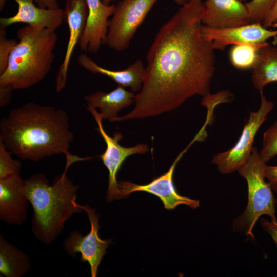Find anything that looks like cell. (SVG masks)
I'll use <instances>...</instances> for the list:
<instances>
[{
  "instance_id": "3",
  "label": "cell",
  "mask_w": 277,
  "mask_h": 277,
  "mask_svg": "<svg viewBox=\"0 0 277 277\" xmlns=\"http://www.w3.org/2000/svg\"><path fill=\"white\" fill-rule=\"evenodd\" d=\"M80 160L81 157L74 155L66 158L64 172L51 185L41 173L23 180L20 190L33 209L32 230L42 243L49 244L54 241L63 230L65 222L83 211L76 202L78 185L66 175L70 166Z\"/></svg>"
},
{
  "instance_id": "6",
  "label": "cell",
  "mask_w": 277,
  "mask_h": 277,
  "mask_svg": "<svg viewBox=\"0 0 277 277\" xmlns=\"http://www.w3.org/2000/svg\"><path fill=\"white\" fill-rule=\"evenodd\" d=\"M159 0H122L109 20L105 44L116 51L127 49L135 32Z\"/></svg>"
},
{
  "instance_id": "20",
  "label": "cell",
  "mask_w": 277,
  "mask_h": 277,
  "mask_svg": "<svg viewBox=\"0 0 277 277\" xmlns=\"http://www.w3.org/2000/svg\"><path fill=\"white\" fill-rule=\"evenodd\" d=\"M31 268L27 255L0 235V273L6 277H21Z\"/></svg>"
},
{
  "instance_id": "4",
  "label": "cell",
  "mask_w": 277,
  "mask_h": 277,
  "mask_svg": "<svg viewBox=\"0 0 277 277\" xmlns=\"http://www.w3.org/2000/svg\"><path fill=\"white\" fill-rule=\"evenodd\" d=\"M18 39L7 69L0 75V86L25 89L43 80L52 68L57 42L55 30L28 25L17 31Z\"/></svg>"
},
{
  "instance_id": "19",
  "label": "cell",
  "mask_w": 277,
  "mask_h": 277,
  "mask_svg": "<svg viewBox=\"0 0 277 277\" xmlns=\"http://www.w3.org/2000/svg\"><path fill=\"white\" fill-rule=\"evenodd\" d=\"M251 70L253 86L262 94L266 85L277 82V47L266 42L260 48Z\"/></svg>"
},
{
  "instance_id": "37",
  "label": "cell",
  "mask_w": 277,
  "mask_h": 277,
  "mask_svg": "<svg viewBox=\"0 0 277 277\" xmlns=\"http://www.w3.org/2000/svg\"><path fill=\"white\" fill-rule=\"evenodd\" d=\"M241 1H242L243 0H241Z\"/></svg>"
},
{
  "instance_id": "12",
  "label": "cell",
  "mask_w": 277,
  "mask_h": 277,
  "mask_svg": "<svg viewBox=\"0 0 277 277\" xmlns=\"http://www.w3.org/2000/svg\"><path fill=\"white\" fill-rule=\"evenodd\" d=\"M65 18L69 28V38L63 63L59 67L56 79V90L65 87L69 66L73 51L79 44L87 21L88 8L85 0H66Z\"/></svg>"
},
{
  "instance_id": "17",
  "label": "cell",
  "mask_w": 277,
  "mask_h": 277,
  "mask_svg": "<svg viewBox=\"0 0 277 277\" xmlns=\"http://www.w3.org/2000/svg\"><path fill=\"white\" fill-rule=\"evenodd\" d=\"M80 66L92 73H98L107 76L119 86L129 87L133 92L141 89L145 68L140 60H137L122 70H112L102 67L86 54H80L77 58Z\"/></svg>"
},
{
  "instance_id": "30",
  "label": "cell",
  "mask_w": 277,
  "mask_h": 277,
  "mask_svg": "<svg viewBox=\"0 0 277 277\" xmlns=\"http://www.w3.org/2000/svg\"><path fill=\"white\" fill-rule=\"evenodd\" d=\"M38 6L51 9L60 8L57 0H34Z\"/></svg>"
},
{
  "instance_id": "24",
  "label": "cell",
  "mask_w": 277,
  "mask_h": 277,
  "mask_svg": "<svg viewBox=\"0 0 277 277\" xmlns=\"http://www.w3.org/2000/svg\"><path fill=\"white\" fill-rule=\"evenodd\" d=\"M12 154L0 142V179L20 174L21 162L12 158Z\"/></svg>"
},
{
  "instance_id": "29",
  "label": "cell",
  "mask_w": 277,
  "mask_h": 277,
  "mask_svg": "<svg viewBox=\"0 0 277 277\" xmlns=\"http://www.w3.org/2000/svg\"><path fill=\"white\" fill-rule=\"evenodd\" d=\"M265 175L270 186L277 185V166H269L266 164Z\"/></svg>"
},
{
  "instance_id": "16",
  "label": "cell",
  "mask_w": 277,
  "mask_h": 277,
  "mask_svg": "<svg viewBox=\"0 0 277 277\" xmlns=\"http://www.w3.org/2000/svg\"><path fill=\"white\" fill-rule=\"evenodd\" d=\"M6 2L8 0H6ZM18 5L17 13L9 17L0 18V27L5 28L16 23L56 30L65 18L61 8L51 9L35 5L34 0H13Z\"/></svg>"
},
{
  "instance_id": "14",
  "label": "cell",
  "mask_w": 277,
  "mask_h": 277,
  "mask_svg": "<svg viewBox=\"0 0 277 277\" xmlns=\"http://www.w3.org/2000/svg\"><path fill=\"white\" fill-rule=\"evenodd\" d=\"M23 180L20 174L0 179V219L21 225L26 220L29 201L21 192Z\"/></svg>"
},
{
  "instance_id": "31",
  "label": "cell",
  "mask_w": 277,
  "mask_h": 277,
  "mask_svg": "<svg viewBox=\"0 0 277 277\" xmlns=\"http://www.w3.org/2000/svg\"><path fill=\"white\" fill-rule=\"evenodd\" d=\"M174 2L180 6H183L185 4L189 2L190 0H174Z\"/></svg>"
},
{
  "instance_id": "23",
  "label": "cell",
  "mask_w": 277,
  "mask_h": 277,
  "mask_svg": "<svg viewBox=\"0 0 277 277\" xmlns=\"http://www.w3.org/2000/svg\"><path fill=\"white\" fill-rule=\"evenodd\" d=\"M276 0H250L245 4L250 23L262 24Z\"/></svg>"
},
{
  "instance_id": "27",
  "label": "cell",
  "mask_w": 277,
  "mask_h": 277,
  "mask_svg": "<svg viewBox=\"0 0 277 277\" xmlns=\"http://www.w3.org/2000/svg\"><path fill=\"white\" fill-rule=\"evenodd\" d=\"M275 23H277V0L262 24L268 28Z\"/></svg>"
},
{
  "instance_id": "8",
  "label": "cell",
  "mask_w": 277,
  "mask_h": 277,
  "mask_svg": "<svg viewBox=\"0 0 277 277\" xmlns=\"http://www.w3.org/2000/svg\"><path fill=\"white\" fill-rule=\"evenodd\" d=\"M86 108L95 119L97 125L96 130L106 144V149L100 157L109 172L106 199L108 202H110L115 199H121L116 176L123 162L132 155L147 153L149 147L145 144H138L131 147L121 146L118 142L123 137L122 133L116 132L112 137L109 136L103 128V118L100 113L90 106L87 105Z\"/></svg>"
},
{
  "instance_id": "28",
  "label": "cell",
  "mask_w": 277,
  "mask_h": 277,
  "mask_svg": "<svg viewBox=\"0 0 277 277\" xmlns=\"http://www.w3.org/2000/svg\"><path fill=\"white\" fill-rule=\"evenodd\" d=\"M13 88L10 86H0V106L4 107L10 101Z\"/></svg>"
},
{
  "instance_id": "25",
  "label": "cell",
  "mask_w": 277,
  "mask_h": 277,
  "mask_svg": "<svg viewBox=\"0 0 277 277\" xmlns=\"http://www.w3.org/2000/svg\"><path fill=\"white\" fill-rule=\"evenodd\" d=\"M17 41L7 37L5 28L0 27V75L7 69L10 54Z\"/></svg>"
},
{
  "instance_id": "32",
  "label": "cell",
  "mask_w": 277,
  "mask_h": 277,
  "mask_svg": "<svg viewBox=\"0 0 277 277\" xmlns=\"http://www.w3.org/2000/svg\"><path fill=\"white\" fill-rule=\"evenodd\" d=\"M6 0H0V10L2 11L5 5Z\"/></svg>"
},
{
  "instance_id": "7",
  "label": "cell",
  "mask_w": 277,
  "mask_h": 277,
  "mask_svg": "<svg viewBox=\"0 0 277 277\" xmlns=\"http://www.w3.org/2000/svg\"><path fill=\"white\" fill-rule=\"evenodd\" d=\"M260 95V106L257 111L249 112V118L236 144L212 158V163L222 174H228L238 171L245 164L251 154L256 134L274 107L271 101H268L263 93Z\"/></svg>"
},
{
  "instance_id": "36",
  "label": "cell",
  "mask_w": 277,
  "mask_h": 277,
  "mask_svg": "<svg viewBox=\"0 0 277 277\" xmlns=\"http://www.w3.org/2000/svg\"><path fill=\"white\" fill-rule=\"evenodd\" d=\"M271 27L277 29V23L274 24Z\"/></svg>"
},
{
  "instance_id": "2",
  "label": "cell",
  "mask_w": 277,
  "mask_h": 277,
  "mask_svg": "<svg viewBox=\"0 0 277 277\" xmlns=\"http://www.w3.org/2000/svg\"><path fill=\"white\" fill-rule=\"evenodd\" d=\"M74 135L62 109L33 102L11 110L0 121V142L19 159L38 161L68 150Z\"/></svg>"
},
{
  "instance_id": "5",
  "label": "cell",
  "mask_w": 277,
  "mask_h": 277,
  "mask_svg": "<svg viewBox=\"0 0 277 277\" xmlns=\"http://www.w3.org/2000/svg\"><path fill=\"white\" fill-rule=\"evenodd\" d=\"M265 165L254 147L247 162L238 170L247 183L248 203L243 213L233 221L232 227L234 232H242L252 239H254L253 228L262 215H268L271 220H276L277 199L271 186L265 181Z\"/></svg>"
},
{
  "instance_id": "15",
  "label": "cell",
  "mask_w": 277,
  "mask_h": 277,
  "mask_svg": "<svg viewBox=\"0 0 277 277\" xmlns=\"http://www.w3.org/2000/svg\"><path fill=\"white\" fill-rule=\"evenodd\" d=\"M202 23L213 28L238 27L250 23L245 4L241 0H205Z\"/></svg>"
},
{
  "instance_id": "18",
  "label": "cell",
  "mask_w": 277,
  "mask_h": 277,
  "mask_svg": "<svg viewBox=\"0 0 277 277\" xmlns=\"http://www.w3.org/2000/svg\"><path fill=\"white\" fill-rule=\"evenodd\" d=\"M134 92L129 91L118 86L109 92L96 91L84 97L87 105L94 109L98 108L103 120L114 122L119 112L135 102Z\"/></svg>"
},
{
  "instance_id": "21",
  "label": "cell",
  "mask_w": 277,
  "mask_h": 277,
  "mask_svg": "<svg viewBox=\"0 0 277 277\" xmlns=\"http://www.w3.org/2000/svg\"><path fill=\"white\" fill-rule=\"evenodd\" d=\"M266 43L262 44L233 45L229 54L230 62L234 67L239 69H251L256 62L260 48Z\"/></svg>"
},
{
  "instance_id": "33",
  "label": "cell",
  "mask_w": 277,
  "mask_h": 277,
  "mask_svg": "<svg viewBox=\"0 0 277 277\" xmlns=\"http://www.w3.org/2000/svg\"><path fill=\"white\" fill-rule=\"evenodd\" d=\"M102 2L106 5H109L110 3L113 1H115V0H102Z\"/></svg>"
},
{
  "instance_id": "35",
  "label": "cell",
  "mask_w": 277,
  "mask_h": 277,
  "mask_svg": "<svg viewBox=\"0 0 277 277\" xmlns=\"http://www.w3.org/2000/svg\"><path fill=\"white\" fill-rule=\"evenodd\" d=\"M272 43L274 45H277V36L273 38V40L272 41Z\"/></svg>"
},
{
  "instance_id": "34",
  "label": "cell",
  "mask_w": 277,
  "mask_h": 277,
  "mask_svg": "<svg viewBox=\"0 0 277 277\" xmlns=\"http://www.w3.org/2000/svg\"><path fill=\"white\" fill-rule=\"evenodd\" d=\"M273 191L275 192L277 194V185L271 186Z\"/></svg>"
},
{
  "instance_id": "26",
  "label": "cell",
  "mask_w": 277,
  "mask_h": 277,
  "mask_svg": "<svg viewBox=\"0 0 277 277\" xmlns=\"http://www.w3.org/2000/svg\"><path fill=\"white\" fill-rule=\"evenodd\" d=\"M260 223L263 229L271 236L277 248V219L268 221L261 218Z\"/></svg>"
},
{
  "instance_id": "10",
  "label": "cell",
  "mask_w": 277,
  "mask_h": 277,
  "mask_svg": "<svg viewBox=\"0 0 277 277\" xmlns=\"http://www.w3.org/2000/svg\"><path fill=\"white\" fill-rule=\"evenodd\" d=\"M184 153L183 152L178 155L167 172L153 179L148 184L137 185L129 181L118 182L120 197H126L134 192L143 191L160 199L164 207L167 210H173L180 205H185L192 209L197 208L200 206V201L180 195L173 182L174 170Z\"/></svg>"
},
{
  "instance_id": "22",
  "label": "cell",
  "mask_w": 277,
  "mask_h": 277,
  "mask_svg": "<svg viewBox=\"0 0 277 277\" xmlns=\"http://www.w3.org/2000/svg\"><path fill=\"white\" fill-rule=\"evenodd\" d=\"M259 152L265 163L277 155V121L264 133L262 148Z\"/></svg>"
},
{
  "instance_id": "9",
  "label": "cell",
  "mask_w": 277,
  "mask_h": 277,
  "mask_svg": "<svg viewBox=\"0 0 277 277\" xmlns=\"http://www.w3.org/2000/svg\"><path fill=\"white\" fill-rule=\"evenodd\" d=\"M79 207L87 213L90 223V231L86 236L77 231L71 232L64 241L63 247L70 256L76 257L80 253V261L87 262L90 267L91 275L96 277L100 264L106 252V249L111 243V239L102 240L98 235L99 215L95 209L88 205Z\"/></svg>"
},
{
  "instance_id": "13",
  "label": "cell",
  "mask_w": 277,
  "mask_h": 277,
  "mask_svg": "<svg viewBox=\"0 0 277 277\" xmlns=\"http://www.w3.org/2000/svg\"><path fill=\"white\" fill-rule=\"evenodd\" d=\"M85 1L88 8L87 21L78 45L82 51L94 54L105 44L109 18L113 15L115 5H106L102 0Z\"/></svg>"
},
{
  "instance_id": "1",
  "label": "cell",
  "mask_w": 277,
  "mask_h": 277,
  "mask_svg": "<svg viewBox=\"0 0 277 277\" xmlns=\"http://www.w3.org/2000/svg\"><path fill=\"white\" fill-rule=\"evenodd\" d=\"M204 11L202 0H190L160 28L147 55L135 106L114 122L156 116L195 95L210 94L215 58L200 33Z\"/></svg>"
},
{
  "instance_id": "11",
  "label": "cell",
  "mask_w": 277,
  "mask_h": 277,
  "mask_svg": "<svg viewBox=\"0 0 277 277\" xmlns=\"http://www.w3.org/2000/svg\"><path fill=\"white\" fill-rule=\"evenodd\" d=\"M200 33L214 50H220L231 44H262L277 36V30H269L261 23L226 28H213L202 24Z\"/></svg>"
}]
</instances>
